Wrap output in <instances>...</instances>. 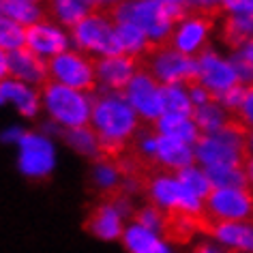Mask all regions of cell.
<instances>
[{
  "label": "cell",
  "instance_id": "20",
  "mask_svg": "<svg viewBox=\"0 0 253 253\" xmlns=\"http://www.w3.org/2000/svg\"><path fill=\"white\" fill-rule=\"evenodd\" d=\"M88 185L103 200V198H110V195H116L118 191H123L125 174L118 168V163L97 159L90 168V174H88Z\"/></svg>",
  "mask_w": 253,
  "mask_h": 253
},
{
  "label": "cell",
  "instance_id": "36",
  "mask_svg": "<svg viewBox=\"0 0 253 253\" xmlns=\"http://www.w3.org/2000/svg\"><path fill=\"white\" fill-rule=\"evenodd\" d=\"M28 2H35V4H41L43 0H28Z\"/></svg>",
  "mask_w": 253,
  "mask_h": 253
},
{
  "label": "cell",
  "instance_id": "33",
  "mask_svg": "<svg viewBox=\"0 0 253 253\" xmlns=\"http://www.w3.org/2000/svg\"><path fill=\"white\" fill-rule=\"evenodd\" d=\"M189 4L202 9H212V7H223V0H189Z\"/></svg>",
  "mask_w": 253,
  "mask_h": 253
},
{
  "label": "cell",
  "instance_id": "23",
  "mask_svg": "<svg viewBox=\"0 0 253 253\" xmlns=\"http://www.w3.org/2000/svg\"><path fill=\"white\" fill-rule=\"evenodd\" d=\"M62 137L75 153L90 157L94 161L99 159V135L90 125L82 126V129H65L62 126Z\"/></svg>",
  "mask_w": 253,
  "mask_h": 253
},
{
  "label": "cell",
  "instance_id": "31",
  "mask_svg": "<svg viewBox=\"0 0 253 253\" xmlns=\"http://www.w3.org/2000/svg\"><path fill=\"white\" fill-rule=\"evenodd\" d=\"M240 114H243V118L253 126V86H249V92H247V99L243 103V110H240Z\"/></svg>",
  "mask_w": 253,
  "mask_h": 253
},
{
  "label": "cell",
  "instance_id": "7",
  "mask_svg": "<svg viewBox=\"0 0 253 253\" xmlns=\"http://www.w3.org/2000/svg\"><path fill=\"white\" fill-rule=\"evenodd\" d=\"M94 58V73L101 90L112 92V97H125L126 88L140 73L144 65L142 56H92Z\"/></svg>",
  "mask_w": 253,
  "mask_h": 253
},
{
  "label": "cell",
  "instance_id": "19",
  "mask_svg": "<svg viewBox=\"0 0 253 253\" xmlns=\"http://www.w3.org/2000/svg\"><path fill=\"white\" fill-rule=\"evenodd\" d=\"M0 97L13 101L24 118H35L41 105V88L30 86L20 80H4L0 84Z\"/></svg>",
  "mask_w": 253,
  "mask_h": 253
},
{
  "label": "cell",
  "instance_id": "14",
  "mask_svg": "<svg viewBox=\"0 0 253 253\" xmlns=\"http://www.w3.org/2000/svg\"><path fill=\"white\" fill-rule=\"evenodd\" d=\"M9 69L11 80H20L26 84H35L37 88L45 86L49 82L47 60L43 56L35 54L30 47H20L15 52H9Z\"/></svg>",
  "mask_w": 253,
  "mask_h": 253
},
{
  "label": "cell",
  "instance_id": "28",
  "mask_svg": "<svg viewBox=\"0 0 253 253\" xmlns=\"http://www.w3.org/2000/svg\"><path fill=\"white\" fill-rule=\"evenodd\" d=\"M178 180L195 195V198H200L202 202H204L208 195H211L212 189H214L211 185V180H208L206 172H204V169H200L198 166H191V168H187V169H182V172H178Z\"/></svg>",
  "mask_w": 253,
  "mask_h": 253
},
{
  "label": "cell",
  "instance_id": "1",
  "mask_svg": "<svg viewBox=\"0 0 253 253\" xmlns=\"http://www.w3.org/2000/svg\"><path fill=\"white\" fill-rule=\"evenodd\" d=\"M142 120L137 112L129 105L125 97H103L94 99L90 126L103 140L131 142L140 129Z\"/></svg>",
  "mask_w": 253,
  "mask_h": 253
},
{
  "label": "cell",
  "instance_id": "18",
  "mask_svg": "<svg viewBox=\"0 0 253 253\" xmlns=\"http://www.w3.org/2000/svg\"><path fill=\"white\" fill-rule=\"evenodd\" d=\"M120 240H123V247L126 253H174L168 238L133 223V221L126 225Z\"/></svg>",
  "mask_w": 253,
  "mask_h": 253
},
{
  "label": "cell",
  "instance_id": "17",
  "mask_svg": "<svg viewBox=\"0 0 253 253\" xmlns=\"http://www.w3.org/2000/svg\"><path fill=\"white\" fill-rule=\"evenodd\" d=\"M219 41L232 52L253 43V13H227L219 22Z\"/></svg>",
  "mask_w": 253,
  "mask_h": 253
},
{
  "label": "cell",
  "instance_id": "9",
  "mask_svg": "<svg viewBox=\"0 0 253 253\" xmlns=\"http://www.w3.org/2000/svg\"><path fill=\"white\" fill-rule=\"evenodd\" d=\"M20 172L30 180H47L54 169V148L45 137L26 133L20 137Z\"/></svg>",
  "mask_w": 253,
  "mask_h": 253
},
{
  "label": "cell",
  "instance_id": "3",
  "mask_svg": "<svg viewBox=\"0 0 253 253\" xmlns=\"http://www.w3.org/2000/svg\"><path fill=\"white\" fill-rule=\"evenodd\" d=\"M47 73L52 84H60L86 94L99 90L97 73H94V58L80 52V49H67V52L54 56V58H47Z\"/></svg>",
  "mask_w": 253,
  "mask_h": 253
},
{
  "label": "cell",
  "instance_id": "21",
  "mask_svg": "<svg viewBox=\"0 0 253 253\" xmlns=\"http://www.w3.org/2000/svg\"><path fill=\"white\" fill-rule=\"evenodd\" d=\"M0 15L11 17L22 26H33V24L47 22L45 13L39 4L28 2V0H0Z\"/></svg>",
  "mask_w": 253,
  "mask_h": 253
},
{
  "label": "cell",
  "instance_id": "32",
  "mask_svg": "<svg viewBox=\"0 0 253 253\" xmlns=\"http://www.w3.org/2000/svg\"><path fill=\"white\" fill-rule=\"evenodd\" d=\"M11 78V69H9V54L4 49H0V84L4 80Z\"/></svg>",
  "mask_w": 253,
  "mask_h": 253
},
{
  "label": "cell",
  "instance_id": "2",
  "mask_svg": "<svg viewBox=\"0 0 253 253\" xmlns=\"http://www.w3.org/2000/svg\"><path fill=\"white\" fill-rule=\"evenodd\" d=\"M41 99L49 116L65 129H82V126L90 125L94 99L88 97L86 92L49 82V84L41 86Z\"/></svg>",
  "mask_w": 253,
  "mask_h": 253
},
{
  "label": "cell",
  "instance_id": "27",
  "mask_svg": "<svg viewBox=\"0 0 253 253\" xmlns=\"http://www.w3.org/2000/svg\"><path fill=\"white\" fill-rule=\"evenodd\" d=\"M26 45V26L17 24L11 17L0 15V49L15 52Z\"/></svg>",
  "mask_w": 253,
  "mask_h": 253
},
{
  "label": "cell",
  "instance_id": "16",
  "mask_svg": "<svg viewBox=\"0 0 253 253\" xmlns=\"http://www.w3.org/2000/svg\"><path fill=\"white\" fill-rule=\"evenodd\" d=\"M206 234L227 251L253 253V225L227 223V221H208Z\"/></svg>",
  "mask_w": 253,
  "mask_h": 253
},
{
  "label": "cell",
  "instance_id": "38",
  "mask_svg": "<svg viewBox=\"0 0 253 253\" xmlns=\"http://www.w3.org/2000/svg\"><path fill=\"white\" fill-rule=\"evenodd\" d=\"M227 253H234V251H227Z\"/></svg>",
  "mask_w": 253,
  "mask_h": 253
},
{
  "label": "cell",
  "instance_id": "22",
  "mask_svg": "<svg viewBox=\"0 0 253 253\" xmlns=\"http://www.w3.org/2000/svg\"><path fill=\"white\" fill-rule=\"evenodd\" d=\"M157 129L161 135H169L174 140H180L185 144H195L200 140V129L195 126L191 118H182V116H161L157 120Z\"/></svg>",
  "mask_w": 253,
  "mask_h": 253
},
{
  "label": "cell",
  "instance_id": "24",
  "mask_svg": "<svg viewBox=\"0 0 253 253\" xmlns=\"http://www.w3.org/2000/svg\"><path fill=\"white\" fill-rule=\"evenodd\" d=\"M161 107H163V116H182V118H191L195 110L189 94L180 86H161Z\"/></svg>",
  "mask_w": 253,
  "mask_h": 253
},
{
  "label": "cell",
  "instance_id": "13",
  "mask_svg": "<svg viewBox=\"0 0 253 253\" xmlns=\"http://www.w3.org/2000/svg\"><path fill=\"white\" fill-rule=\"evenodd\" d=\"M155 161L163 174L178 176V172H182V169L195 166L198 159H195V153L189 144L159 133L155 142Z\"/></svg>",
  "mask_w": 253,
  "mask_h": 253
},
{
  "label": "cell",
  "instance_id": "10",
  "mask_svg": "<svg viewBox=\"0 0 253 253\" xmlns=\"http://www.w3.org/2000/svg\"><path fill=\"white\" fill-rule=\"evenodd\" d=\"M198 71L202 84L214 94V101H217L219 92H225L240 84L232 62L223 60L212 47H208L204 54L198 56Z\"/></svg>",
  "mask_w": 253,
  "mask_h": 253
},
{
  "label": "cell",
  "instance_id": "15",
  "mask_svg": "<svg viewBox=\"0 0 253 253\" xmlns=\"http://www.w3.org/2000/svg\"><path fill=\"white\" fill-rule=\"evenodd\" d=\"M26 47L43 58H54L69 49V37L54 24H33L26 26Z\"/></svg>",
  "mask_w": 253,
  "mask_h": 253
},
{
  "label": "cell",
  "instance_id": "37",
  "mask_svg": "<svg viewBox=\"0 0 253 253\" xmlns=\"http://www.w3.org/2000/svg\"><path fill=\"white\" fill-rule=\"evenodd\" d=\"M2 101H4V99H2V97H0V103H2Z\"/></svg>",
  "mask_w": 253,
  "mask_h": 253
},
{
  "label": "cell",
  "instance_id": "4",
  "mask_svg": "<svg viewBox=\"0 0 253 253\" xmlns=\"http://www.w3.org/2000/svg\"><path fill=\"white\" fill-rule=\"evenodd\" d=\"M148 204L157 206L166 214L169 212H185L200 217L204 214V202L189 191L174 174H155L150 176L144 189Z\"/></svg>",
  "mask_w": 253,
  "mask_h": 253
},
{
  "label": "cell",
  "instance_id": "12",
  "mask_svg": "<svg viewBox=\"0 0 253 253\" xmlns=\"http://www.w3.org/2000/svg\"><path fill=\"white\" fill-rule=\"evenodd\" d=\"M39 7L45 13L47 24L65 28L67 33H71L92 11H97L94 0H43Z\"/></svg>",
  "mask_w": 253,
  "mask_h": 253
},
{
  "label": "cell",
  "instance_id": "30",
  "mask_svg": "<svg viewBox=\"0 0 253 253\" xmlns=\"http://www.w3.org/2000/svg\"><path fill=\"white\" fill-rule=\"evenodd\" d=\"M227 13H253V0H223Z\"/></svg>",
  "mask_w": 253,
  "mask_h": 253
},
{
  "label": "cell",
  "instance_id": "5",
  "mask_svg": "<svg viewBox=\"0 0 253 253\" xmlns=\"http://www.w3.org/2000/svg\"><path fill=\"white\" fill-rule=\"evenodd\" d=\"M71 37L80 52L88 56H120L123 54V45L118 41L116 24L110 17L92 11L84 22L71 30Z\"/></svg>",
  "mask_w": 253,
  "mask_h": 253
},
{
  "label": "cell",
  "instance_id": "8",
  "mask_svg": "<svg viewBox=\"0 0 253 253\" xmlns=\"http://www.w3.org/2000/svg\"><path fill=\"white\" fill-rule=\"evenodd\" d=\"M125 99L129 101V105L137 112L140 120L146 123H157L163 116L161 107V84L153 78V73L142 65L140 73L133 78L125 92Z\"/></svg>",
  "mask_w": 253,
  "mask_h": 253
},
{
  "label": "cell",
  "instance_id": "25",
  "mask_svg": "<svg viewBox=\"0 0 253 253\" xmlns=\"http://www.w3.org/2000/svg\"><path fill=\"white\" fill-rule=\"evenodd\" d=\"M204 172L214 189H251L249 174L243 168H206Z\"/></svg>",
  "mask_w": 253,
  "mask_h": 253
},
{
  "label": "cell",
  "instance_id": "11",
  "mask_svg": "<svg viewBox=\"0 0 253 253\" xmlns=\"http://www.w3.org/2000/svg\"><path fill=\"white\" fill-rule=\"evenodd\" d=\"M125 221H126L125 214L118 211L112 200H101L99 204L88 212V219H86L84 227L92 234L94 238L107 240V243H110V240L123 238L126 225H129V223H125Z\"/></svg>",
  "mask_w": 253,
  "mask_h": 253
},
{
  "label": "cell",
  "instance_id": "26",
  "mask_svg": "<svg viewBox=\"0 0 253 253\" xmlns=\"http://www.w3.org/2000/svg\"><path fill=\"white\" fill-rule=\"evenodd\" d=\"M116 33L120 45H123V54L129 56H142L146 52L148 43L153 41L144 30L133 26V24H116Z\"/></svg>",
  "mask_w": 253,
  "mask_h": 253
},
{
  "label": "cell",
  "instance_id": "6",
  "mask_svg": "<svg viewBox=\"0 0 253 253\" xmlns=\"http://www.w3.org/2000/svg\"><path fill=\"white\" fill-rule=\"evenodd\" d=\"M208 221L253 225V191L251 189H212L204 200Z\"/></svg>",
  "mask_w": 253,
  "mask_h": 253
},
{
  "label": "cell",
  "instance_id": "35",
  "mask_svg": "<svg viewBox=\"0 0 253 253\" xmlns=\"http://www.w3.org/2000/svg\"><path fill=\"white\" fill-rule=\"evenodd\" d=\"M247 174H249V180H251V189H253V159L247 163Z\"/></svg>",
  "mask_w": 253,
  "mask_h": 253
},
{
  "label": "cell",
  "instance_id": "29",
  "mask_svg": "<svg viewBox=\"0 0 253 253\" xmlns=\"http://www.w3.org/2000/svg\"><path fill=\"white\" fill-rule=\"evenodd\" d=\"M230 62L238 75V82L243 86H253V43L240 47L238 52H232Z\"/></svg>",
  "mask_w": 253,
  "mask_h": 253
},
{
  "label": "cell",
  "instance_id": "34",
  "mask_svg": "<svg viewBox=\"0 0 253 253\" xmlns=\"http://www.w3.org/2000/svg\"><path fill=\"white\" fill-rule=\"evenodd\" d=\"M245 150H247V163H249L253 159V129L249 131V135L245 140Z\"/></svg>",
  "mask_w": 253,
  "mask_h": 253
}]
</instances>
